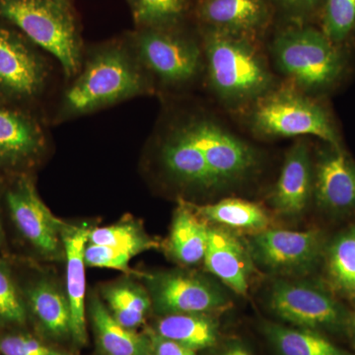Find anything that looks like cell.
Listing matches in <instances>:
<instances>
[{"label":"cell","instance_id":"5bb4252c","mask_svg":"<svg viewBox=\"0 0 355 355\" xmlns=\"http://www.w3.org/2000/svg\"><path fill=\"white\" fill-rule=\"evenodd\" d=\"M313 184L314 162L307 142L300 139L287 151L270 197L272 209L284 217L302 216L312 202Z\"/></svg>","mask_w":355,"mask_h":355},{"label":"cell","instance_id":"7402d4cb","mask_svg":"<svg viewBox=\"0 0 355 355\" xmlns=\"http://www.w3.org/2000/svg\"><path fill=\"white\" fill-rule=\"evenodd\" d=\"M101 298L112 316L130 330L139 328L153 308L146 287L130 279L116 280L103 286Z\"/></svg>","mask_w":355,"mask_h":355},{"label":"cell","instance_id":"cb8c5ba5","mask_svg":"<svg viewBox=\"0 0 355 355\" xmlns=\"http://www.w3.org/2000/svg\"><path fill=\"white\" fill-rule=\"evenodd\" d=\"M155 334L197 352L216 345L218 327L207 314H171L159 320Z\"/></svg>","mask_w":355,"mask_h":355},{"label":"cell","instance_id":"ac0fdd59","mask_svg":"<svg viewBox=\"0 0 355 355\" xmlns=\"http://www.w3.org/2000/svg\"><path fill=\"white\" fill-rule=\"evenodd\" d=\"M207 272L240 295H246L253 260L248 248L230 231L209 227L203 259Z\"/></svg>","mask_w":355,"mask_h":355},{"label":"cell","instance_id":"4316f807","mask_svg":"<svg viewBox=\"0 0 355 355\" xmlns=\"http://www.w3.org/2000/svg\"><path fill=\"white\" fill-rule=\"evenodd\" d=\"M29 323L11 257L0 256V331L24 329Z\"/></svg>","mask_w":355,"mask_h":355},{"label":"cell","instance_id":"ffe728a7","mask_svg":"<svg viewBox=\"0 0 355 355\" xmlns=\"http://www.w3.org/2000/svg\"><path fill=\"white\" fill-rule=\"evenodd\" d=\"M209 234L207 222L197 216L184 200H180L168 240L172 258L184 266L198 265L205 259Z\"/></svg>","mask_w":355,"mask_h":355},{"label":"cell","instance_id":"d590c367","mask_svg":"<svg viewBox=\"0 0 355 355\" xmlns=\"http://www.w3.org/2000/svg\"><path fill=\"white\" fill-rule=\"evenodd\" d=\"M349 331L350 333V336H352V340H354L355 345V314L352 315V318H350Z\"/></svg>","mask_w":355,"mask_h":355},{"label":"cell","instance_id":"5b68a950","mask_svg":"<svg viewBox=\"0 0 355 355\" xmlns=\"http://www.w3.org/2000/svg\"><path fill=\"white\" fill-rule=\"evenodd\" d=\"M0 15L57 58L67 76L76 73L80 65V46L65 0H0Z\"/></svg>","mask_w":355,"mask_h":355},{"label":"cell","instance_id":"e0dca14e","mask_svg":"<svg viewBox=\"0 0 355 355\" xmlns=\"http://www.w3.org/2000/svg\"><path fill=\"white\" fill-rule=\"evenodd\" d=\"M91 228L67 224L64 231V260L67 265L65 292L71 313V340L77 345L87 343L86 329V263L84 258Z\"/></svg>","mask_w":355,"mask_h":355},{"label":"cell","instance_id":"2e32d148","mask_svg":"<svg viewBox=\"0 0 355 355\" xmlns=\"http://www.w3.org/2000/svg\"><path fill=\"white\" fill-rule=\"evenodd\" d=\"M44 69L39 58L12 33L0 28V91L28 98L43 88Z\"/></svg>","mask_w":355,"mask_h":355},{"label":"cell","instance_id":"d6986e66","mask_svg":"<svg viewBox=\"0 0 355 355\" xmlns=\"http://www.w3.org/2000/svg\"><path fill=\"white\" fill-rule=\"evenodd\" d=\"M88 313L105 355H151L150 340L119 323L98 294L91 293Z\"/></svg>","mask_w":355,"mask_h":355},{"label":"cell","instance_id":"4dcf8cb0","mask_svg":"<svg viewBox=\"0 0 355 355\" xmlns=\"http://www.w3.org/2000/svg\"><path fill=\"white\" fill-rule=\"evenodd\" d=\"M86 266L128 272L132 257L114 248L88 243L84 252Z\"/></svg>","mask_w":355,"mask_h":355},{"label":"cell","instance_id":"603a6c76","mask_svg":"<svg viewBox=\"0 0 355 355\" xmlns=\"http://www.w3.org/2000/svg\"><path fill=\"white\" fill-rule=\"evenodd\" d=\"M323 259L331 288L355 302V224L326 245Z\"/></svg>","mask_w":355,"mask_h":355},{"label":"cell","instance_id":"e575fe53","mask_svg":"<svg viewBox=\"0 0 355 355\" xmlns=\"http://www.w3.org/2000/svg\"><path fill=\"white\" fill-rule=\"evenodd\" d=\"M222 355H251L249 354V352L241 345H238V343H235V345H230L227 349L224 350L223 354Z\"/></svg>","mask_w":355,"mask_h":355},{"label":"cell","instance_id":"7a4b0ae2","mask_svg":"<svg viewBox=\"0 0 355 355\" xmlns=\"http://www.w3.org/2000/svg\"><path fill=\"white\" fill-rule=\"evenodd\" d=\"M273 62L287 83L318 98L342 78L345 60L340 46L312 26H287L270 44Z\"/></svg>","mask_w":355,"mask_h":355},{"label":"cell","instance_id":"9c48e42d","mask_svg":"<svg viewBox=\"0 0 355 355\" xmlns=\"http://www.w3.org/2000/svg\"><path fill=\"white\" fill-rule=\"evenodd\" d=\"M154 311L159 315L209 314L225 309L229 299L211 280L198 273L166 270L144 275Z\"/></svg>","mask_w":355,"mask_h":355},{"label":"cell","instance_id":"4fadbf2b","mask_svg":"<svg viewBox=\"0 0 355 355\" xmlns=\"http://www.w3.org/2000/svg\"><path fill=\"white\" fill-rule=\"evenodd\" d=\"M198 17L203 28L258 40L272 20V0H200Z\"/></svg>","mask_w":355,"mask_h":355},{"label":"cell","instance_id":"d4e9b609","mask_svg":"<svg viewBox=\"0 0 355 355\" xmlns=\"http://www.w3.org/2000/svg\"><path fill=\"white\" fill-rule=\"evenodd\" d=\"M263 330L280 355H355L340 349L319 331L275 323H266Z\"/></svg>","mask_w":355,"mask_h":355},{"label":"cell","instance_id":"7c38bea8","mask_svg":"<svg viewBox=\"0 0 355 355\" xmlns=\"http://www.w3.org/2000/svg\"><path fill=\"white\" fill-rule=\"evenodd\" d=\"M313 200L333 214L355 211V162L342 146L327 144L314 163Z\"/></svg>","mask_w":355,"mask_h":355},{"label":"cell","instance_id":"9a60e30c","mask_svg":"<svg viewBox=\"0 0 355 355\" xmlns=\"http://www.w3.org/2000/svg\"><path fill=\"white\" fill-rule=\"evenodd\" d=\"M44 147L43 133L31 119L0 107V175L25 174Z\"/></svg>","mask_w":355,"mask_h":355},{"label":"cell","instance_id":"277c9868","mask_svg":"<svg viewBox=\"0 0 355 355\" xmlns=\"http://www.w3.org/2000/svg\"><path fill=\"white\" fill-rule=\"evenodd\" d=\"M146 87L144 74L127 51L118 46L105 49L89 60L67 91L64 110L69 114L89 113L141 94Z\"/></svg>","mask_w":355,"mask_h":355},{"label":"cell","instance_id":"44dd1931","mask_svg":"<svg viewBox=\"0 0 355 355\" xmlns=\"http://www.w3.org/2000/svg\"><path fill=\"white\" fill-rule=\"evenodd\" d=\"M184 202L202 220L212 222L223 227L258 233L268 229L270 225V216L263 207L240 198H224L203 205L186 200Z\"/></svg>","mask_w":355,"mask_h":355},{"label":"cell","instance_id":"52a82bcc","mask_svg":"<svg viewBox=\"0 0 355 355\" xmlns=\"http://www.w3.org/2000/svg\"><path fill=\"white\" fill-rule=\"evenodd\" d=\"M268 305L277 317L298 328L319 333L349 331L352 314L315 282L277 279L268 293Z\"/></svg>","mask_w":355,"mask_h":355},{"label":"cell","instance_id":"d6a6232c","mask_svg":"<svg viewBox=\"0 0 355 355\" xmlns=\"http://www.w3.org/2000/svg\"><path fill=\"white\" fill-rule=\"evenodd\" d=\"M149 340H150L151 355H197L195 350L167 340L156 334L151 336Z\"/></svg>","mask_w":355,"mask_h":355},{"label":"cell","instance_id":"1f68e13d","mask_svg":"<svg viewBox=\"0 0 355 355\" xmlns=\"http://www.w3.org/2000/svg\"><path fill=\"white\" fill-rule=\"evenodd\" d=\"M324 0H272L284 13L296 20H305L320 12Z\"/></svg>","mask_w":355,"mask_h":355},{"label":"cell","instance_id":"8992f818","mask_svg":"<svg viewBox=\"0 0 355 355\" xmlns=\"http://www.w3.org/2000/svg\"><path fill=\"white\" fill-rule=\"evenodd\" d=\"M3 214L18 241L32 256L48 261L64 259L62 236L67 223L44 205L29 175L14 176L4 187Z\"/></svg>","mask_w":355,"mask_h":355},{"label":"cell","instance_id":"836d02e7","mask_svg":"<svg viewBox=\"0 0 355 355\" xmlns=\"http://www.w3.org/2000/svg\"><path fill=\"white\" fill-rule=\"evenodd\" d=\"M3 191L4 186L1 180H0V256L11 257L12 254L10 253V250H9L6 224H4Z\"/></svg>","mask_w":355,"mask_h":355},{"label":"cell","instance_id":"484cf974","mask_svg":"<svg viewBox=\"0 0 355 355\" xmlns=\"http://www.w3.org/2000/svg\"><path fill=\"white\" fill-rule=\"evenodd\" d=\"M88 243L114 248L132 258L159 247V243L147 234L141 223L133 219L91 229Z\"/></svg>","mask_w":355,"mask_h":355},{"label":"cell","instance_id":"83f0119b","mask_svg":"<svg viewBox=\"0 0 355 355\" xmlns=\"http://www.w3.org/2000/svg\"><path fill=\"white\" fill-rule=\"evenodd\" d=\"M133 14L144 28L174 29L188 10V0H132Z\"/></svg>","mask_w":355,"mask_h":355},{"label":"cell","instance_id":"6da1fadb","mask_svg":"<svg viewBox=\"0 0 355 355\" xmlns=\"http://www.w3.org/2000/svg\"><path fill=\"white\" fill-rule=\"evenodd\" d=\"M202 46L210 88L226 108L246 111L277 85L256 40L203 28Z\"/></svg>","mask_w":355,"mask_h":355},{"label":"cell","instance_id":"f1b7e54d","mask_svg":"<svg viewBox=\"0 0 355 355\" xmlns=\"http://www.w3.org/2000/svg\"><path fill=\"white\" fill-rule=\"evenodd\" d=\"M321 30L334 44L340 46L355 31V0H324Z\"/></svg>","mask_w":355,"mask_h":355},{"label":"cell","instance_id":"30bf717a","mask_svg":"<svg viewBox=\"0 0 355 355\" xmlns=\"http://www.w3.org/2000/svg\"><path fill=\"white\" fill-rule=\"evenodd\" d=\"M142 64L165 85L182 86L197 78L202 69V46L174 29L146 28L137 38Z\"/></svg>","mask_w":355,"mask_h":355},{"label":"cell","instance_id":"ba28073f","mask_svg":"<svg viewBox=\"0 0 355 355\" xmlns=\"http://www.w3.org/2000/svg\"><path fill=\"white\" fill-rule=\"evenodd\" d=\"M323 232L266 229L254 233L248 250L252 260L268 272L282 275H306L323 259Z\"/></svg>","mask_w":355,"mask_h":355},{"label":"cell","instance_id":"8fae6325","mask_svg":"<svg viewBox=\"0 0 355 355\" xmlns=\"http://www.w3.org/2000/svg\"><path fill=\"white\" fill-rule=\"evenodd\" d=\"M13 268L24 297L29 322L36 324L49 338L60 340L71 338V313L65 289L44 273L23 275L15 266Z\"/></svg>","mask_w":355,"mask_h":355},{"label":"cell","instance_id":"f546056e","mask_svg":"<svg viewBox=\"0 0 355 355\" xmlns=\"http://www.w3.org/2000/svg\"><path fill=\"white\" fill-rule=\"evenodd\" d=\"M0 355H72L49 345L23 329L0 331Z\"/></svg>","mask_w":355,"mask_h":355},{"label":"cell","instance_id":"3957f363","mask_svg":"<svg viewBox=\"0 0 355 355\" xmlns=\"http://www.w3.org/2000/svg\"><path fill=\"white\" fill-rule=\"evenodd\" d=\"M246 111L250 130L261 139L313 135L324 144L342 146L328 110L291 84L275 86Z\"/></svg>","mask_w":355,"mask_h":355}]
</instances>
